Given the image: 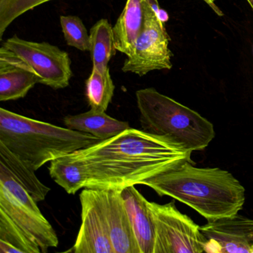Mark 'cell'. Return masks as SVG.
<instances>
[{
	"mask_svg": "<svg viewBox=\"0 0 253 253\" xmlns=\"http://www.w3.org/2000/svg\"><path fill=\"white\" fill-rule=\"evenodd\" d=\"M60 20L66 44L80 51H89L90 37L82 20L73 15L60 16Z\"/></svg>",
	"mask_w": 253,
	"mask_h": 253,
	"instance_id": "7402d4cb",
	"label": "cell"
},
{
	"mask_svg": "<svg viewBox=\"0 0 253 253\" xmlns=\"http://www.w3.org/2000/svg\"><path fill=\"white\" fill-rule=\"evenodd\" d=\"M160 196H169L194 209L207 220L233 215L242 210L245 189L229 171L197 168L192 161L145 182Z\"/></svg>",
	"mask_w": 253,
	"mask_h": 253,
	"instance_id": "7a4b0ae2",
	"label": "cell"
},
{
	"mask_svg": "<svg viewBox=\"0 0 253 253\" xmlns=\"http://www.w3.org/2000/svg\"><path fill=\"white\" fill-rule=\"evenodd\" d=\"M90 54L93 66L99 69L109 68V63L116 54L113 27L106 19L97 21L90 30Z\"/></svg>",
	"mask_w": 253,
	"mask_h": 253,
	"instance_id": "ac0fdd59",
	"label": "cell"
},
{
	"mask_svg": "<svg viewBox=\"0 0 253 253\" xmlns=\"http://www.w3.org/2000/svg\"><path fill=\"white\" fill-rule=\"evenodd\" d=\"M3 46L27 63L39 78L40 84L54 89L69 86L72 77L69 54L46 42H37L12 37Z\"/></svg>",
	"mask_w": 253,
	"mask_h": 253,
	"instance_id": "52a82bcc",
	"label": "cell"
},
{
	"mask_svg": "<svg viewBox=\"0 0 253 253\" xmlns=\"http://www.w3.org/2000/svg\"><path fill=\"white\" fill-rule=\"evenodd\" d=\"M155 227L154 253H201L207 239L190 217L182 214L174 202H148Z\"/></svg>",
	"mask_w": 253,
	"mask_h": 253,
	"instance_id": "8992f818",
	"label": "cell"
},
{
	"mask_svg": "<svg viewBox=\"0 0 253 253\" xmlns=\"http://www.w3.org/2000/svg\"><path fill=\"white\" fill-rule=\"evenodd\" d=\"M140 253H154L155 227L149 201L135 188L128 186L121 190Z\"/></svg>",
	"mask_w": 253,
	"mask_h": 253,
	"instance_id": "5bb4252c",
	"label": "cell"
},
{
	"mask_svg": "<svg viewBox=\"0 0 253 253\" xmlns=\"http://www.w3.org/2000/svg\"><path fill=\"white\" fill-rule=\"evenodd\" d=\"M52 0H0V41L8 26L20 16Z\"/></svg>",
	"mask_w": 253,
	"mask_h": 253,
	"instance_id": "44dd1931",
	"label": "cell"
},
{
	"mask_svg": "<svg viewBox=\"0 0 253 253\" xmlns=\"http://www.w3.org/2000/svg\"><path fill=\"white\" fill-rule=\"evenodd\" d=\"M81 224L74 253H114L100 189L84 188L80 194Z\"/></svg>",
	"mask_w": 253,
	"mask_h": 253,
	"instance_id": "9c48e42d",
	"label": "cell"
},
{
	"mask_svg": "<svg viewBox=\"0 0 253 253\" xmlns=\"http://www.w3.org/2000/svg\"><path fill=\"white\" fill-rule=\"evenodd\" d=\"M100 141L86 133L0 109V143L35 171L48 162Z\"/></svg>",
	"mask_w": 253,
	"mask_h": 253,
	"instance_id": "3957f363",
	"label": "cell"
},
{
	"mask_svg": "<svg viewBox=\"0 0 253 253\" xmlns=\"http://www.w3.org/2000/svg\"><path fill=\"white\" fill-rule=\"evenodd\" d=\"M115 89L109 68L99 69L93 66L91 75L85 81V96L91 109L106 112L113 98Z\"/></svg>",
	"mask_w": 253,
	"mask_h": 253,
	"instance_id": "ffe728a7",
	"label": "cell"
},
{
	"mask_svg": "<svg viewBox=\"0 0 253 253\" xmlns=\"http://www.w3.org/2000/svg\"><path fill=\"white\" fill-rule=\"evenodd\" d=\"M135 94L142 130L165 139L179 150H202L215 136L208 120L155 88L140 89Z\"/></svg>",
	"mask_w": 253,
	"mask_h": 253,
	"instance_id": "277c9868",
	"label": "cell"
},
{
	"mask_svg": "<svg viewBox=\"0 0 253 253\" xmlns=\"http://www.w3.org/2000/svg\"><path fill=\"white\" fill-rule=\"evenodd\" d=\"M63 121L66 128L91 134L101 141L131 128L128 122L118 121L108 115L106 112H98L92 109L79 115H68Z\"/></svg>",
	"mask_w": 253,
	"mask_h": 253,
	"instance_id": "9a60e30c",
	"label": "cell"
},
{
	"mask_svg": "<svg viewBox=\"0 0 253 253\" xmlns=\"http://www.w3.org/2000/svg\"><path fill=\"white\" fill-rule=\"evenodd\" d=\"M247 2H248V3L250 4V6H251V8H253V0H247Z\"/></svg>",
	"mask_w": 253,
	"mask_h": 253,
	"instance_id": "cb8c5ba5",
	"label": "cell"
},
{
	"mask_svg": "<svg viewBox=\"0 0 253 253\" xmlns=\"http://www.w3.org/2000/svg\"><path fill=\"white\" fill-rule=\"evenodd\" d=\"M152 9L153 8L147 0H127L113 27L117 51L127 57L131 55L137 39L144 30L146 17Z\"/></svg>",
	"mask_w": 253,
	"mask_h": 253,
	"instance_id": "4fadbf2b",
	"label": "cell"
},
{
	"mask_svg": "<svg viewBox=\"0 0 253 253\" xmlns=\"http://www.w3.org/2000/svg\"><path fill=\"white\" fill-rule=\"evenodd\" d=\"M206 253H253V220L238 213L208 220L200 226Z\"/></svg>",
	"mask_w": 253,
	"mask_h": 253,
	"instance_id": "30bf717a",
	"label": "cell"
},
{
	"mask_svg": "<svg viewBox=\"0 0 253 253\" xmlns=\"http://www.w3.org/2000/svg\"><path fill=\"white\" fill-rule=\"evenodd\" d=\"M48 169L51 178L69 195H75L85 188L86 177L84 166L72 153L51 161Z\"/></svg>",
	"mask_w": 253,
	"mask_h": 253,
	"instance_id": "e0dca14e",
	"label": "cell"
},
{
	"mask_svg": "<svg viewBox=\"0 0 253 253\" xmlns=\"http://www.w3.org/2000/svg\"><path fill=\"white\" fill-rule=\"evenodd\" d=\"M0 164L8 169L11 176L29 192L37 202L44 201L51 191L50 188L38 179L35 170L2 143H0Z\"/></svg>",
	"mask_w": 253,
	"mask_h": 253,
	"instance_id": "2e32d148",
	"label": "cell"
},
{
	"mask_svg": "<svg viewBox=\"0 0 253 253\" xmlns=\"http://www.w3.org/2000/svg\"><path fill=\"white\" fill-rule=\"evenodd\" d=\"M38 244L0 210V253H41Z\"/></svg>",
	"mask_w": 253,
	"mask_h": 253,
	"instance_id": "d6986e66",
	"label": "cell"
},
{
	"mask_svg": "<svg viewBox=\"0 0 253 253\" xmlns=\"http://www.w3.org/2000/svg\"><path fill=\"white\" fill-rule=\"evenodd\" d=\"M170 38L164 23L151 10L146 17L144 30L137 39L131 55L123 65L125 73L144 76L155 70L171 69L173 54L169 49Z\"/></svg>",
	"mask_w": 253,
	"mask_h": 253,
	"instance_id": "ba28073f",
	"label": "cell"
},
{
	"mask_svg": "<svg viewBox=\"0 0 253 253\" xmlns=\"http://www.w3.org/2000/svg\"><path fill=\"white\" fill-rule=\"evenodd\" d=\"M39 78L33 69L14 53L0 48V101L19 100L27 95Z\"/></svg>",
	"mask_w": 253,
	"mask_h": 253,
	"instance_id": "7c38bea8",
	"label": "cell"
},
{
	"mask_svg": "<svg viewBox=\"0 0 253 253\" xmlns=\"http://www.w3.org/2000/svg\"><path fill=\"white\" fill-rule=\"evenodd\" d=\"M100 191L114 253H140L121 190Z\"/></svg>",
	"mask_w": 253,
	"mask_h": 253,
	"instance_id": "8fae6325",
	"label": "cell"
},
{
	"mask_svg": "<svg viewBox=\"0 0 253 253\" xmlns=\"http://www.w3.org/2000/svg\"><path fill=\"white\" fill-rule=\"evenodd\" d=\"M210 1L211 4H213V5H216L214 3V1H215V0H210Z\"/></svg>",
	"mask_w": 253,
	"mask_h": 253,
	"instance_id": "d4e9b609",
	"label": "cell"
},
{
	"mask_svg": "<svg viewBox=\"0 0 253 253\" xmlns=\"http://www.w3.org/2000/svg\"><path fill=\"white\" fill-rule=\"evenodd\" d=\"M72 154L84 166L85 188L100 190L144 185L146 180L192 161L191 153L133 128Z\"/></svg>",
	"mask_w": 253,
	"mask_h": 253,
	"instance_id": "6da1fadb",
	"label": "cell"
},
{
	"mask_svg": "<svg viewBox=\"0 0 253 253\" xmlns=\"http://www.w3.org/2000/svg\"><path fill=\"white\" fill-rule=\"evenodd\" d=\"M0 210L11 218L37 243L42 253L59 244L58 237L32 198L8 169L0 164Z\"/></svg>",
	"mask_w": 253,
	"mask_h": 253,
	"instance_id": "5b68a950",
	"label": "cell"
},
{
	"mask_svg": "<svg viewBox=\"0 0 253 253\" xmlns=\"http://www.w3.org/2000/svg\"><path fill=\"white\" fill-rule=\"evenodd\" d=\"M147 1L150 3L151 6L152 7L154 11L158 14L159 13L160 10H161L159 4H158V0H147Z\"/></svg>",
	"mask_w": 253,
	"mask_h": 253,
	"instance_id": "603a6c76",
	"label": "cell"
}]
</instances>
